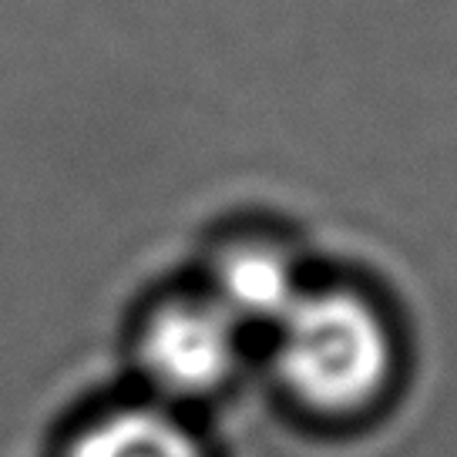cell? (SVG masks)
Masks as SVG:
<instances>
[{"mask_svg":"<svg viewBox=\"0 0 457 457\" xmlns=\"http://www.w3.org/2000/svg\"><path fill=\"white\" fill-rule=\"evenodd\" d=\"M243 327L202 289L171 296L145 316L135 360L162 400H205L239 370Z\"/></svg>","mask_w":457,"mask_h":457,"instance_id":"7a4b0ae2","label":"cell"},{"mask_svg":"<svg viewBox=\"0 0 457 457\" xmlns=\"http://www.w3.org/2000/svg\"><path fill=\"white\" fill-rule=\"evenodd\" d=\"M68 457H209L199 434L155 407H118L78 430Z\"/></svg>","mask_w":457,"mask_h":457,"instance_id":"277c9868","label":"cell"},{"mask_svg":"<svg viewBox=\"0 0 457 457\" xmlns=\"http://www.w3.org/2000/svg\"><path fill=\"white\" fill-rule=\"evenodd\" d=\"M303 289L300 266L283 245L270 239H243L219 253L205 293L245 329L272 327Z\"/></svg>","mask_w":457,"mask_h":457,"instance_id":"3957f363","label":"cell"},{"mask_svg":"<svg viewBox=\"0 0 457 457\" xmlns=\"http://www.w3.org/2000/svg\"><path fill=\"white\" fill-rule=\"evenodd\" d=\"M272 370L310 414H363L394 377V333L357 289L306 286L272 323Z\"/></svg>","mask_w":457,"mask_h":457,"instance_id":"6da1fadb","label":"cell"}]
</instances>
